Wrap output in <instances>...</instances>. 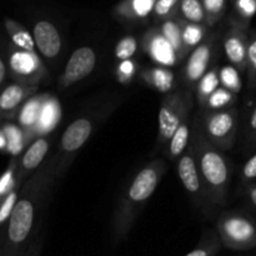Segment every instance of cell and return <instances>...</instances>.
Listing matches in <instances>:
<instances>
[{"label":"cell","mask_w":256,"mask_h":256,"mask_svg":"<svg viewBox=\"0 0 256 256\" xmlns=\"http://www.w3.org/2000/svg\"><path fill=\"white\" fill-rule=\"evenodd\" d=\"M138 49V42L134 36H125L118 42L115 48V56L120 60H130Z\"/></svg>","instance_id":"obj_30"},{"label":"cell","mask_w":256,"mask_h":256,"mask_svg":"<svg viewBox=\"0 0 256 256\" xmlns=\"http://www.w3.org/2000/svg\"><path fill=\"white\" fill-rule=\"evenodd\" d=\"M46 95L42 96L40 99H32L24 105L22 110L19 114V122L24 125L25 128H32L35 129L38 122H39L40 112H42V104H44Z\"/></svg>","instance_id":"obj_21"},{"label":"cell","mask_w":256,"mask_h":256,"mask_svg":"<svg viewBox=\"0 0 256 256\" xmlns=\"http://www.w3.org/2000/svg\"><path fill=\"white\" fill-rule=\"evenodd\" d=\"M15 169H16L15 162H12V164L9 165L8 170L4 172V175L2 176V180H0V195H2V199L19 185L18 184L16 179L14 178Z\"/></svg>","instance_id":"obj_32"},{"label":"cell","mask_w":256,"mask_h":256,"mask_svg":"<svg viewBox=\"0 0 256 256\" xmlns=\"http://www.w3.org/2000/svg\"><path fill=\"white\" fill-rule=\"evenodd\" d=\"M35 45L40 54L48 60H52L62 50V38L56 28L48 20H40L32 30Z\"/></svg>","instance_id":"obj_12"},{"label":"cell","mask_w":256,"mask_h":256,"mask_svg":"<svg viewBox=\"0 0 256 256\" xmlns=\"http://www.w3.org/2000/svg\"><path fill=\"white\" fill-rule=\"evenodd\" d=\"M142 78L149 86L162 92H170L174 85V74L166 66H155L145 70Z\"/></svg>","instance_id":"obj_18"},{"label":"cell","mask_w":256,"mask_h":256,"mask_svg":"<svg viewBox=\"0 0 256 256\" xmlns=\"http://www.w3.org/2000/svg\"><path fill=\"white\" fill-rule=\"evenodd\" d=\"M236 108L206 110L202 118V126L208 139L222 150L232 148L238 132Z\"/></svg>","instance_id":"obj_5"},{"label":"cell","mask_w":256,"mask_h":256,"mask_svg":"<svg viewBox=\"0 0 256 256\" xmlns=\"http://www.w3.org/2000/svg\"><path fill=\"white\" fill-rule=\"evenodd\" d=\"M175 2H176V0H158L156 4H155V12L159 16H165L174 8Z\"/></svg>","instance_id":"obj_37"},{"label":"cell","mask_w":256,"mask_h":256,"mask_svg":"<svg viewBox=\"0 0 256 256\" xmlns=\"http://www.w3.org/2000/svg\"><path fill=\"white\" fill-rule=\"evenodd\" d=\"M219 72L220 70H218L216 68H212V70H208L206 74L202 78L199 84L196 85V98L202 109H205L208 100L210 99V96L222 85Z\"/></svg>","instance_id":"obj_19"},{"label":"cell","mask_w":256,"mask_h":256,"mask_svg":"<svg viewBox=\"0 0 256 256\" xmlns=\"http://www.w3.org/2000/svg\"><path fill=\"white\" fill-rule=\"evenodd\" d=\"M134 72V62L132 60H124V62H120L119 66H118V78L120 82H129L132 80Z\"/></svg>","instance_id":"obj_35"},{"label":"cell","mask_w":256,"mask_h":256,"mask_svg":"<svg viewBox=\"0 0 256 256\" xmlns=\"http://www.w3.org/2000/svg\"><path fill=\"white\" fill-rule=\"evenodd\" d=\"M38 90V85L26 84H10L5 89H2L0 95V109L2 114L16 110L18 106L22 104L28 98L35 94Z\"/></svg>","instance_id":"obj_15"},{"label":"cell","mask_w":256,"mask_h":256,"mask_svg":"<svg viewBox=\"0 0 256 256\" xmlns=\"http://www.w3.org/2000/svg\"><path fill=\"white\" fill-rule=\"evenodd\" d=\"M248 88L254 92L256 90V36L252 38L248 48Z\"/></svg>","instance_id":"obj_29"},{"label":"cell","mask_w":256,"mask_h":256,"mask_svg":"<svg viewBox=\"0 0 256 256\" xmlns=\"http://www.w3.org/2000/svg\"><path fill=\"white\" fill-rule=\"evenodd\" d=\"M204 8L210 15H216L224 8V0H204Z\"/></svg>","instance_id":"obj_38"},{"label":"cell","mask_w":256,"mask_h":256,"mask_svg":"<svg viewBox=\"0 0 256 256\" xmlns=\"http://www.w3.org/2000/svg\"><path fill=\"white\" fill-rule=\"evenodd\" d=\"M192 118H188L184 122L179 126V129L174 132L172 140L168 144V155L172 159L182 158V154L186 152L192 142Z\"/></svg>","instance_id":"obj_17"},{"label":"cell","mask_w":256,"mask_h":256,"mask_svg":"<svg viewBox=\"0 0 256 256\" xmlns=\"http://www.w3.org/2000/svg\"><path fill=\"white\" fill-rule=\"evenodd\" d=\"M210 255V250L209 249H204V248H198V249L192 250V252H189L188 255L185 256H209Z\"/></svg>","instance_id":"obj_42"},{"label":"cell","mask_w":256,"mask_h":256,"mask_svg":"<svg viewBox=\"0 0 256 256\" xmlns=\"http://www.w3.org/2000/svg\"><path fill=\"white\" fill-rule=\"evenodd\" d=\"M145 48H146L149 56L162 66H172L179 60L175 50L172 49L170 42L165 39L162 34L152 35L148 39Z\"/></svg>","instance_id":"obj_16"},{"label":"cell","mask_w":256,"mask_h":256,"mask_svg":"<svg viewBox=\"0 0 256 256\" xmlns=\"http://www.w3.org/2000/svg\"><path fill=\"white\" fill-rule=\"evenodd\" d=\"M239 70L234 66H224L220 69V82L222 86L228 89L229 92L238 94L242 90V78H240Z\"/></svg>","instance_id":"obj_24"},{"label":"cell","mask_w":256,"mask_h":256,"mask_svg":"<svg viewBox=\"0 0 256 256\" xmlns=\"http://www.w3.org/2000/svg\"><path fill=\"white\" fill-rule=\"evenodd\" d=\"M165 170L166 165L162 160H154L135 175L129 188L120 199L115 214L114 224L118 236H122L129 232L139 212L144 208L145 202L156 190Z\"/></svg>","instance_id":"obj_3"},{"label":"cell","mask_w":256,"mask_h":256,"mask_svg":"<svg viewBox=\"0 0 256 256\" xmlns=\"http://www.w3.org/2000/svg\"><path fill=\"white\" fill-rule=\"evenodd\" d=\"M182 12L189 22L198 24L204 20V5L199 0H182Z\"/></svg>","instance_id":"obj_27"},{"label":"cell","mask_w":256,"mask_h":256,"mask_svg":"<svg viewBox=\"0 0 256 256\" xmlns=\"http://www.w3.org/2000/svg\"><path fill=\"white\" fill-rule=\"evenodd\" d=\"M178 175L180 178V182L184 185L185 190L192 195L195 204L200 209L209 212L210 208L212 206L208 198L206 190H205L204 184H202V175H200L199 165L196 162V155H195L194 145L190 142L189 148L186 152L182 154L178 162Z\"/></svg>","instance_id":"obj_7"},{"label":"cell","mask_w":256,"mask_h":256,"mask_svg":"<svg viewBox=\"0 0 256 256\" xmlns=\"http://www.w3.org/2000/svg\"><path fill=\"white\" fill-rule=\"evenodd\" d=\"M192 144L194 145L202 184L212 206H224L228 202L230 165L220 149L206 138L199 114L192 119Z\"/></svg>","instance_id":"obj_2"},{"label":"cell","mask_w":256,"mask_h":256,"mask_svg":"<svg viewBox=\"0 0 256 256\" xmlns=\"http://www.w3.org/2000/svg\"><path fill=\"white\" fill-rule=\"evenodd\" d=\"M162 34L170 42L179 59H182L186 55V52H185L184 44H182V30L180 29L179 25L175 24L172 20H168L162 24Z\"/></svg>","instance_id":"obj_22"},{"label":"cell","mask_w":256,"mask_h":256,"mask_svg":"<svg viewBox=\"0 0 256 256\" xmlns=\"http://www.w3.org/2000/svg\"><path fill=\"white\" fill-rule=\"evenodd\" d=\"M19 192L20 185H18L12 192H10L9 194L2 200V205H0V222H2V224H4L6 220H9L10 215H12V210H14L18 200H19V198H18Z\"/></svg>","instance_id":"obj_31"},{"label":"cell","mask_w":256,"mask_h":256,"mask_svg":"<svg viewBox=\"0 0 256 256\" xmlns=\"http://www.w3.org/2000/svg\"><path fill=\"white\" fill-rule=\"evenodd\" d=\"M249 42L246 35L242 32H230L224 40L225 55L232 66L236 68L240 72H246Z\"/></svg>","instance_id":"obj_14"},{"label":"cell","mask_w":256,"mask_h":256,"mask_svg":"<svg viewBox=\"0 0 256 256\" xmlns=\"http://www.w3.org/2000/svg\"><path fill=\"white\" fill-rule=\"evenodd\" d=\"M6 74H8V66L6 62H5L4 56L0 58V84H4L5 80H6Z\"/></svg>","instance_id":"obj_40"},{"label":"cell","mask_w":256,"mask_h":256,"mask_svg":"<svg viewBox=\"0 0 256 256\" xmlns=\"http://www.w3.org/2000/svg\"><path fill=\"white\" fill-rule=\"evenodd\" d=\"M58 162L59 158H52L22 186V196L18 200L8 222L6 240L10 246H22L32 235L36 222H40L42 202L50 189V184L56 178Z\"/></svg>","instance_id":"obj_1"},{"label":"cell","mask_w":256,"mask_h":256,"mask_svg":"<svg viewBox=\"0 0 256 256\" xmlns=\"http://www.w3.org/2000/svg\"><path fill=\"white\" fill-rule=\"evenodd\" d=\"M50 142L48 138L40 136L36 140L29 145L26 152H24L22 158V162L19 166V172H18L16 182L18 184H22V179L26 178L28 175L32 174L35 169L42 165L44 159L46 158L48 152H49Z\"/></svg>","instance_id":"obj_13"},{"label":"cell","mask_w":256,"mask_h":256,"mask_svg":"<svg viewBox=\"0 0 256 256\" xmlns=\"http://www.w3.org/2000/svg\"><path fill=\"white\" fill-rule=\"evenodd\" d=\"M246 196L249 202L256 208V185H252V186L248 188Z\"/></svg>","instance_id":"obj_41"},{"label":"cell","mask_w":256,"mask_h":256,"mask_svg":"<svg viewBox=\"0 0 256 256\" xmlns=\"http://www.w3.org/2000/svg\"><path fill=\"white\" fill-rule=\"evenodd\" d=\"M59 116L60 109L58 102L52 99H45L42 108V112H40L39 122H38L35 129L39 128V129L48 132V130L52 129V128L56 124L58 120H59Z\"/></svg>","instance_id":"obj_23"},{"label":"cell","mask_w":256,"mask_h":256,"mask_svg":"<svg viewBox=\"0 0 256 256\" xmlns=\"http://www.w3.org/2000/svg\"><path fill=\"white\" fill-rule=\"evenodd\" d=\"M96 65V54L89 46L78 48L72 54L64 68L62 76H60L59 88L65 90L66 88L82 82L89 76Z\"/></svg>","instance_id":"obj_9"},{"label":"cell","mask_w":256,"mask_h":256,"mask_svg":"<svg viewBox=\"0 0 256 256\" xmlns=\"http://www.w3.org/2000/svg\"><path fill=\"white\" fill-rule=\"evenodd\" d=\"M239 8L242 14L252 16L256 12V2L255 0H239Z\"/></svg>","instance_id":"obj_39"},{"label":"cell","mask_w":256,"mask_h":256,"mask_svg":"<svg viewBox=\"0 0 256 256\" xmlns=\"http://www.w3.org/2000/svg\"><path fill=\"white\" fill-rule=\"evenodd\" d=\"M220 238L228 246L252 248L256 245V222L240 212H225L216 222Z\"/></svg>","instance_id":"obj_6"},{"label":"cell","mask_w":256,"mask_h":256,"mask_svg":"<svg viewBox=\"0 0 256 256\" xmlns=\"http://www.w3.org/2000/svg\"><path fill=\"white\" fill-rule=\"evenodd\" d=\"M236 96H235L234 92H229L225 88L220 86L214 94L210 96V99L208 100L205 109L208 110H222L230 108V104L235 102Z\"/></svg>","instance_id":"obj_25"},{"label":"cell","mask_w":256,"mask_h":256,"mask_svg":"<svg viewBox=\"0 0 256 256\" xmlns=\"http://www.w3.org/2000/svg\"><path fill=\"white\" fill-rule=\"evenodd\" d=\"M154 4H156L154 0H134L132 6H134L135 12L139 16H146L150 12V10L152 9Z\"/></svg>","instance_id":"obj_36"},{"label":"cell","mask_w":256,"mask_h":256,"mask_svg":"<svg viewBox=\"0 0 256 256\" xmlns=\"http://www.w3.org/2000/svg\"><path fill=\"white\" fill-rule=\"evenodd\" d=\"M192 106V92L186 89L169 94L160 105L159 116V144H169L174 132L190 116Z\"/></svg>","instance_id":"obj_4"},{"label":"cell","mask_w":256,"mask_h":256,"mask_svg":"<svg viewBox=\"0 0 256 256\" xmlns=\"http://www.w3.org/2000/svg\"><path fill=\"white\" fill-rule=\"evenodd\" d=\"M2 132L5 134V138H6V142H8V148L6 149L9 150V152L12 154L16 155L19 154L20 152L22 150V142H24V136H22V132L15 125L9 124L5 125L2 130Z\"/></svg>","instance_id":"obj_26"},{"label":"cell","mask_w":256,"mask_h":256,"mask_svg":"<svg viewBox=\"0 0 256 256\" xmlns=\"http://www.w3.org/2000/svg\"><path fill=\"white\" fill-rule=\"evenodd\" d=\"M242 178L244 182H250L256 179V152L245 162L242 172Z\"/></svg>","instance_id":"obj_34"},{"label":"cell","mask_w":256,"mask_h":256,"mask_svg":"<svg viewBox=\"0 0 256 256\" xmlns=\"http://www.w3.org/2000/svg\"><path fill=\"white\" fill-rule=\"evenodd\" d=\"M212 52H214V45L212 42H205L198 45L189 55L186 65H185L184 76L185 82L189 86V90H192L202 78L208 72L210 62L212 60Z\"/></svg>","instance_id":"obj_11"},{"label":"cell","mask_w":256,"mask_h":256,"mask_svg":"<svg viewBox=\"0 0 256 256\" xmlns=\"http://www.w3.org/2000/svg\"><path fill=\"white\" fill-rule=\"evenodd\" d=\"M92 129V122L89 118H79L65 129L60 140V162L56 166V178L66 169L70 156L82 149L89 140Z\"/></svg>","instance_id":"obj_8"},{"label":"cell","mask_w":256,"mask_h":256,"mask_svg":"<svg viewBox=\"0 0 256 256\" xmlns=\"http://www.w3.org/2000/svg\"><path fill=\"white\" fill-rule=\"evenodd\" d=\"M9 68L12 76L26 85H36L42 80V72H44L36 54L24 50H15L10 54Z\"/></svg>","instance_id":"obj_10"},{"label":"cell","mask_w":256,"mask_h":256,"mask_svg":"<svg viewBox=\"0 0 256 256\" xmlns=\"http://www.w3.org/2000/svg\"><path fill=\"white\" fill-rule=\"evenodd\" d=\"M202 35H204L202 29L198 24L186 25L182 30V44H184L185 52L192 48H196L198 45H200Z\"/></svg>","instance_id":"obj_28"},{"label":"cell","mask_w":256,"mask_h":256,"mask_svg":"<svg viewBox=\"0 0 256 256\" xmlns=\"http://www.w3.org/2000/svg\"><path fill=\"white\" fill-rule=\"evenodd\" d=\"M246 144H245V149L246 152H252L256 149V106L252 110V115L249 119V125H248L246 130Z\"/></svg>","instance_id":"obj_33"},{"label":"cell","mask_w":256,"mask_h":256,"mask_svg":"<svg viewBox=\"0 0 256 256\" xmlns=\"http://www.w3.org/2000/svg\"><path fill=\"white\" fill-rule=\"evenodd\" d=\"M5 28H6L8 34L14 45H16L20 50L34 52L35 48H36L34 36H32L24 28L9 19L5 20Z\"/></svg>","instance_id":"obj_20"}]
</instances>
